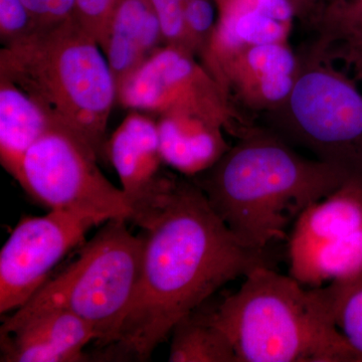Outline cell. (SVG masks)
<instances>
[{
	"mask_svg": "<svg viewBox=\"0 0 362 362\" xmlns=\"http://www.w3.org/2000/svg\"><path fill=\"white\" fill-rule=\"evenodd\" d=\"M130 221L144 232V249L137 291L108 346L121 358L146 361L178 321L221 288L270 266L267 252L235 237L201 188L166 176Z\"/></svg>",
	"mask_w": 362,
	"mask_h": 362,
	"instance_id": "cell-1",
	"label": "cell"
},
{
	"mask_svg": "<svg viewBox=\"0 0 362 362\" xmlns=\"http://www.w3.org/2000/svg\"><path fill=\"white\" fill-rule=\"evenodd\" d=\"M0 77L32 97L54 127L101 156L118 86L101 45L75 18L4 45Z\"/></svg>",
	"mask_w": 362,
	"mask_h": 362,
	"instance_id": "cell-2",
	"label": "cell"
},
{
	"mask_svg": "<svg viewBox=\"0 0 362 362\" xmlns=\"http://www.w3.org/2000/svg\"><path fill=\"white\" fill-rule=\"evenodd\" d=\"M238 362H362L333 322L322 287L257 267L213 309Z\"/></svg>",
	"mask_w": 362,
	"mask_h": 362,
	"instance_id": "cell-3",
	"label": "cell"
},
{
	"mask_svg": "<svg viewBox=\"0 0 362 362\" xmlns=\"http://www.w3.org/2000/svg\"><path fill=\"white\" fill-rule=\"evenodd\" d=\"M347 182L317 175L282 147L261 143L235 150L199 188L235 237L263 252L285 239L307 207Z\"/></svg>",
	"mask_w": 362,
	"mask_h": 362,
	"instance_id": "cell-4",
	"label": "cell"
},
{
	"mask_svg": "<svg viewBox=\"0 0 362 362\" xmlns=\"http://www.w3.org/2000/svg\"><path fill=\"white\" fill-rule=\"evenodd\" d=\"M126 221H106L93 239L82 245L68 268L4 320L0 334L11 333L40 312L65 310L89 324L99 346L112 344L141 275L144 240L133 235Z\"/></svg>",
	"mask_w": 362,
	"mask_h": 362,
	"instance_id": "cell-5",
	"label": "cell"
},
{
	"mask_svg": "<svg viewBox=\"0 0 362 362\" xmlns=\"http://www.w3.org/2000/svg\"><path fill=\"white\" fill-rule=\"evenodd\" d=\"M97 159L84 143L54 126L26 152L16 180L49 211L89 214L104 223L130 221L127 197L105 177Z\"/></svg>",
	"mask_w": 362,
	"mask_h": 362,
	"instance_id": "cell-6",
	"label": "cell"
},
{
	"mask_svg": "<svg viewBox=\"0 0 362 362\" xmlns=\"http://www.w3.org/2000/svg\"><path fill=\"white\" fill-rule=\"evenodd\" d=\"M290 276L311 288L362 276V183L349 181L300 214L289 239Z\"/></svg>",
	"mask_w": 362,
	"mask_h": 362,
	"instance_id": "cell-7",
	"label": "cell"
},
{
	"mask_svg": "<svg viewBox=\"0 0 362 362\" xmlns=\"http://www.w3.org/2000/svg\"><path fill=\"white\" fill-rule=\"evenodd\" d=\"M102 223L96 216L64 211L23 218L0 251V313L23 306L64 257Z\"/></svg>",
	"mask_w": 362,
	"mask_h": 362,
	"instance_id": "cell-8",
	"label": "cell"
},
{
	"mask_svg": "<svg viewBox=\"0 0 362 362\" xmlns=\"http://www.w3.org/2000/svg\"><path fill=\"white\" fill-rule=\"evenodd\" d=\"M92 341L96 334L80 317L65 310L40 312L1 334V361H83Z\"/></svg>",
	"mask_w": 362,
	"mask_h": 362,
	"instance_id": "cell-9",
	"label": "cell"
},
{
	"mask_svg": "<svg viewBox=\"0 0 362 362\" xmlns=\"http://www.w3.org/2000/svg\"><path fill=\"white\" fill-rule=\"evenodd\" d=\"M107 154L133 211L153 194L163 177L157 121L133 110L107 143Z\"/></svg>",
	"mask_w": 362,
	"mask_h": 362,
	"instance_id": "cell-10",
	"label": "cell"
},
{
	"mask_svg": "<svg viewBox=\"0 0 362 362\" xmlns=\"http://www.w3.org/2000/svg\"><path fill=\"white\" fill-rule=\"evenodd\" d=\"M164 40L150 0H118L101 49L117 86L154 54Z\"/></svg>",
	"mask_w": 362,
	"mask_h": 362,
	"instance_id": "cell-11",
	"label": "cell"
},
{
	"mask_svg": "<svg viewBox=\"0 0 362 362\" xmlns=\"http://www.w3.org/2000/svg\"><path fill=\"white\" fill-rule=\"evenodd\" d=\"M54 127L32 97L0 77V161L14 180L28 149Z\"/></svg>",
	"mask_w": 362,
	"mask_h": 362,
	"instance_id": "cell-12",
	"label": "cell"
},
{
	"mask_svg": "<svg viewBox=\"0 0 362 362\" xmlns=\"http://www.w3.org/2000/svg\"><path fill=\"white\" fill-rule=\"evenodd\" d=\"M163 163L185 173H201L221 153L218 135L180 114L162 115L157 121Z\"/></svg>",
	"mask_w": 362,
	"mask_h": 362,
	"instance_id": "cell-13",
	"label": "cell"
},
{
	"mask_svg": "<svg viewBox=\"0 0 362 362\" xmlns=\"http://www.w3.org/2000/svg\"><path fill=\"white\" fill-rule=\"evenodd\" d=\"M204 305L178 321L171 332V362H238L228 337Z\"/></svg>",
	"mask_w": 362,
	"mask_h": 362,
	"instance_id": "cell-14",
	"label": "cell"
},
{
	"mask_svg": "<svg viewBox=\"0 0 362 362\" xmlns=\"http://www.w3.org/2000/svg\"><path fill=\"white\" fill-rule=\"evenodd\" d=\"M322 289L334 325L362 361V276Z\"/></svg>",
	"mask_w": 362,
	"mask_h": 362,
	"instance_id": "cell-15",
	"label": "cell"
},
{
	"mask_svg": "<svg viewBox=\"0 0 362 362\" xmlns=\"http://www.w3.org/2000/svg\"><path fill=\"white\" fill-rule=\"evenodd\" d=\"M283 28L277 21L259 13L256 8L226 20L221 35L226 44L246 40L255 45L273 44L280 39Z\"/></svg>",
	"mask_w": 362,
	"mask_h": 362,
	"instance_id": "cell-16",
	"label": "cell"
},
{
	"mask_svg": "<svg viewBox=\"0 0 362 362\" xmlns=\"http://www.w3.org/2000/svg\"><path fill=\"white\" fill-rule=\"evenodd\" d=\"M23 0H0V37L4 45L30 37L40 30Z\"/></svg>",
	"mask_w": 362,
	"mask_h": 362,
	"instance_id": "cell-17",
	"label": "cell"
},
{
	"mask_svg": "<svg viewBox=\"0 0 362 362\" xmlns=\"http://www.w3.org/2000/svg\"><path fill=\"white\" fill-rule=\"evenodd\" d=\"M118 0H75L74 18L101 45Z\"/></svg>",
	"mask_w": 362,
	"mask_h": 362,
	"instance_id": "cell-18",
	"label": "cell"
},
{
	"mask_svg": "<svg viewBox=\"0 0 362 362\" xmlns=\"http://www.w3.org/2000/svg\"><path fill=\"white\" fill-rule=\"evenodd\" d=\"M249 63L252 70L266 76H290L294 69V59L284 47L273 44L259 45L250 52Z\"/></svg>",
	"mask_w": 362,
	"mask_h": 362,
	"instance_id": "cell-19",
	"label": "cell"
},
{
	"mask_svg": "<svg viewBox=\"0 0 362 362\" xmlns=\"http://www.w3.org/2000/svg\"><path fill=\"white\" fill-rule=\"evenodd\" d=\"M188 0H150L160 21L164 40L175 42L185 35V8Z\"/></svg>",
	"mask_w": 362,
	"mask_h": 362,
	"instance_id": "cell-20",
	"label": "cell"
},
{
	"mask_svg": "<svg viewBox=\"0 0 362 362\" xmlns=\"http://www.w3.org/2000/svg\"><path fill=\"white\" fill-rule=\"evenodd\" d=\"M40 28H49L74 18L75 0H23Z\"/></svg>",
	"mask_w": 362,
	"mask_h": 362,
	"instance_id": "cell-21",
	"label": "cell"
},
{
	"mask_svg": "<svg viewBox=\"0 0 362 362\" xmlns=\"http://www.w3.org/2000/svg\"><path fill=\"white\" fill-rule=\"evenodd\" d=\"M214 21V8L209 0H188L185 8V32L206 33Z\"/></svg>",
	"mask_w": 362,
	"mask_h": 362,
	"instance_id": "cell-22",
	"label": "cell"
},
{
	"mask_svg": "<svg viewBox=\"0 0 362 362\" xmlns=\"http://www.w3.org/2000/svg\"><path fill=\"white\" fill-rule=\"evenodd\" d=\"M292 81L290 76H266L262 77V90L264 96L272 101L283 99L290 92Z\"/></svg>",
	"mask_w": 362,
	"mask_h": 362,
	"instance_id": "cell-23",
	"label": "cell"
},
{
	"mask_svg": "<svg viewBox=\"0 0 362 362\" xmlns=\"http://www.w3.org/2000/svg\"><path fill=\"white\" fill-rule=\"evenodd\" d=\"M255 8L277 21L290 20L292 9L288 0H256Z\"/></svg>",
	"mask_w": 362,
	"mask_h": 362,
	"instance_id": "cell-24",
	"label": "cell"
}]
</instances>
